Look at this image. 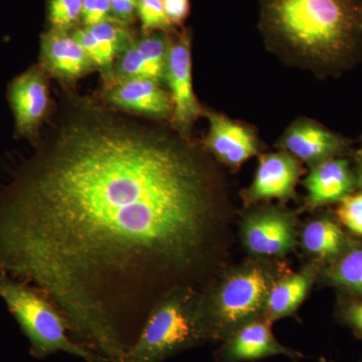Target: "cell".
<instances>
[{
    "instance_id": "cell-1",
    "label": "cell",
    "mask_w": 362,
    "mask_h": 362,
    "mask_svg": "<svg viewBox=\"0 0 362 362\" xmlns=\"http://www.w3.org/2000/svg\"><path fill=\"white\" fill-rule=\"evenodd\" d=\"M32 147L0 187V275L51 298L78 345L124 362L164 298L199 289L218 173L170 125L62 87Z\"/></svg>"
},
{
    "instance_id": "cell-2",
    "label": "cell",
    "mask_w": 362,
    "mask_h": 362,
    "mask_svg": "<svg viewBox=\"0 0 362 362\" xmlns=\"http://www.w3.org/2000/svg\"><path fill=\"white\" fill-rule=\"evenodd\" d=\"M261 28L276 47L338 70L362 49V0H261Z\"/></svg>"
},
{
    "instance_id": "cell-3",
    "label": "cell",
    "mask_w": 362,
    "mask_h": 362,
    "mask_svg": "<svg viewBox=\"0 0 362 362\" xmlns=\"http://www.w3.org/2000/svg\"><path fill=\"white\" fill-rule=\"evenodd\" d=\"M280 271L254 261L238 267L202 294L201 312L211 341H223L242 326L264 316Z\"/></svg>"
},
{
    "instance_id": "cell-4",
    "label": "cell",
    "mask_w": 362,
    "mask_h": 362,
    "mask_svg": "<svg viewBox=\"0 0 362 362\" xmlns=\"http://www.w3.org/2000/svg\"><path fill=\"white\" fill-rule=\"evenodd\" d=\"M204 290L181 288L157 305L124 362H163L211 342L201 312Z\"/></svg>"
},
{
    "instance_id": "cell-5",
    "label": "cell",
    "mask_w": 362,
    "mask_h": 362,
    "mask_svg": "<svg viewBox=\"0 0 362 362\" xmlns=\"http://www.w3.org/2000/svg\"><path fill=\"white\" fill-rule=\"evenodd\" d=\"M0 299L16 319L37 359L64 352L86 362H104L74 341L65 316L39 288L6 275H0Z\"/></svg>"
},
{
    "instance_id": "cell-6",
    "label": "cell",
    "mask_w": 362,
    "mask_h": 362,
    "mask_svg": "<svg viewBox=\"0 0 362 362\" xmlns=\"http://www.w3.org/2000/svg\"><path fill=\"white\" fill-rule=\"evenodd\" d=\"M6 99L14 121V138L33 144L54 113L56 101L49 78L39 64L30 66L9 82Z\"/></svg>"
},
{
    "instance_id": "cell-7",
    "label": "cell",
    "mask_w": 362,
    "mask_h": 362,
    "mask_svg": "<svg viewBox=\"0 0 362 362\" xmlns=\"http://www.w3.org/2000/svg\"><path fill=\"white\" fill-rule=\"evenodd\" d=\"M173 103L169 125L176 132L192 138L194 124L204 116L206 109L197 100L192 84V35L187 28L170 32L165 78Z\"/></svg>"
},
{
    "instance_id": "cell-8",
    "label": "cell",
    "mask_w": 362,
    "mask_h": 362,
    "mask_svg": "<svg viewBox=\"0 0 362 362\" xmlns=\"http://www.w3.org/2000/svg\"><path fill=\"white\" fill-rule=\"evenodd\" d=\"M243 245L259 258H284L297 244L294 214L281 206H265L247 214L240 226Z\"/></svg>"
},
{
    "instance_id": "cell-9",
    "label": "cell",
    "mask_w": 362,
    "mask_h": 362,
    "mask_svg": "<svg viewBox=\"0 0 362 362\" xmlns=\"http://www.w3.org/2000/svg\"><path fill=\"white\" fill-rule=\"evenodd\" d=\"M39 66L65 89L76 90L78 80L97 71L71 33L49 28L40 37Z\"/></svg>"
},
{
    "instance_id": "cell-10",
    "label": "cell",
    "mask_w": 362,
    "mask_h": 362,
    "mask_svg": "<svg viewBox=\"0 0 362 362\" xmlns=\"http://www.w3.org/2000/svg\"><path fill=\"white\" fill-rule=\"evenodd\" d=\"M169 45L170 32L158 30L136 37L119 54L110 80L103 88L133 78H148L161 84L165 78Z\"/></svg>"
},
{
    "instance_id": "cell-11",
    "label": "cell",
    "mask_w": 362,
    "mask_h": 362,
    "mask_svg": "<svg viewBox=\"0 0 362 362\" xmlns=\"http://www.w3.org/2000/svg\"><path fill=\"white\" fill-rule=\"evenodd\" d=\"M209 132L202 146L216 160L230 168H239L252 157L259 156L262 148L254 128L223 114L206 110Z\"/></svg>"
},
{
    "instance_id": "cell-12",
    "label": "cell",
    "mask_w": 362,
    "mask_h": 362,
    "mask_svg": "<svg viewBox=\"0 0 362 362\" xmlns=\"http://www.w3.org/2000/svg\"><path fill=\"white\" fill-rule=\"evenodd\" d=\"M273 323L261 317L242 326L223 340L214 352L216 362H247L261 361L268 357L284 356L294 362L303 354L279 342L272 330Z\"/></svg>"
},
{
    "instance_id": "cell-13",
    "label": "cell",
    "mask_w": 362,
    "mask_h": 362,
    "mask_svg": "<svg viewBox=\"0 0 362 362\" xmlns=\"http://www.w3.org/2000/svg\"><path fill=\"white\" fill-rule=\"evenodd\" d=\"M100 99L116 110L150 120L170 119L173 103L160 83L133 78L103 88Z\"/></svg>"
},
{
    "instance_id": "cell-14",
    "label": "cell",
    "mask_w": 362,
    "mask_h": 362,
    "mask_svg": "<svg viewBox=\"0 0 362 362\" xmlns=\"http://www.w3.org/2000/svg\"><path fill=\"white\" fill-rule=\"evenodd\" d=\"M303 175L301 162L281 149L259 156L252 185L245 190L247 204L271 199H292L298 180Z\"/></svg>"
},
{
    "instance_id": "cell-15",
    "label": "cell",
    "mask_w": 362,
    "mask_h": 362,
    "mask_svg": "<svg viewBox=\"0 0 362 362\" xmlns=\"http://www.w3.org/2000/svg\"><path fill=\"white\" fill-rule=\"evenodd\" d=\"M278 146L312 168L337 157L346 146V140L315 121L299 119L285 131Z\"/></svg>"
},
{
    "instance_id": "cell-16",
    "label": "cell",
    "mask_w": 362,
    "mask_h": 362,
    "mask_svg": "<svg viewBox=\"0 0 362 362\" xmlns=\"http://www.w3.org/2000/svg\"><path fill=\"white\" fill-rule=\"evenodd\" d=\"M71 33L101 74L103 86L110 80L119 54L136 39L129 26L111 21L78 26Z\"/></svg>"
},
{
    "instance_id": "cell-17",
    "label": "cell",
    "mask_w": 362,
    "mask_h": 362,
    "mask_svg": "<svg viewBox=\"0 0 362 362\" xmlns=\"http://www.w3.org/2000/svg\"><path fill=\"white\" fill-rule=\"evenodd\" d=\"M307 206L311 209L341 202L356 187V173L346 159H327L312 166L303 181Z\"/></svg>"
},
{
    "instance_id": "cell-18",
    "label": "cell",
    "mask_w": 362,
    "mask_h": 362,
    "mask_svg": "<svg viewBox=\"0 0 362 362\" xmlns=\"http://www.w3.org/2000/svg\"><path fill=\"white\" fill-rule=\"evenodd\" d=\"M317 273V267L309 265L297 273L279 278L269 293L264 318L274 323L294 315L310 291Z\"/></svg>"
},
{
    "instance_id": "cell-19",
    "label": "cell",
    "mask_w": 362,
    "mask_h": 362,
    "mask_svg": "<svg viewBox=\"0 0 362 362\" xmlns=\"http://www.w3.org/2000/svg\"><path fill=\"white\" fill-rule=\"evenodd\" d=\"M305 251L320 261H335L346 251L351 243L337 223L328 218L309 221L301 233Z\"/></svg>"
},
{
    "instance_id": "cell-20",
    "label": "cell",
    "mask_w": 362,
    "mask_h": 362,
    "mask_svg": "<svg viewBox=\"0 0 362 362\" xmlns=\"http://www.w3.org/2000/svg\"><path fill=\"white\" fill-rule=\"evenodd\" d=\"M326 282L362 298V247L351 245L323 272Z\"/></svg>"
},
{
    "instance_id": "cell-21",
    "label": "cell",
    "mask_w": 362,
    "mask_h": 362,
    "mask_svg": "<svg viewBox=\"0 0 362 362\" xmlns=\"http://www.w3.org/2000/svg\"><path fill=\"white\" fill-rule=\"evenodd\" d=\"M83 0H49V28L71 33L82 25Z\"/></svg>"
},
{
    "instance_id": "cell-22",
    "label": "cell",
    "mask_w": 362,
    "mask_h": 362,
    "mask_svg": "<svg viewBox=\"0 0 362 362\" xmlns=\"http://www.w3.org/2000/svg\"><path fill=\"white\" fill-rule=\"evenodd\" d=\"M137 16L141 21L142 33L175 30L166 18L161 0H138Z\"/></svg>"
},
{
    "instance_id": "cell-23",
    "label": "cell",
    "mask_w": 362,
    "mask_h": 362,
    "mask_svg": "<svg viewBox=\"0 0 362 362\" xmlns=\"http://www.w3.org/2000/svg\"><path fill=\"white\" fill-rule=\"evenodd\" d=\"M337 216L341 225L362 237V194H350L339 202Z\"/></svg>"
},
{
    "instance_id": "cell-24",
    "label": "cell",
    "mask_w": 362,
    "mask_h": 362,
    "mask_svg": "<svg viewBox=\"0 0 362 362\" xmlns=\"http://www.w3.org/2000/svg\"><path fill=\"white\" fill-rule=\"evenodd\" d=\"M116 23L113 20L109 0H83L82 26H92L102 23Z\"/></svg>"
},
{
    "instance_id": "cell-25",
    "label": "cell",
    "mask_w": 362,
    "mask_h": 362,
    "mask_svg": "<svg viewBox=\"0 0 362 362\" xmlns=\"http://www.w3.org/2000/svg\"><path fill=\"white\" fill-rule=\"evenodd\" d=\"M164 13L173 28L182 25L190 13V0H161Z\"/></svg>"
},
{
    "instance_id": "cell-26",
    "label": "cell",
    "mask_w": 362,
    "mask_h": 362,
    "mask_svg": "<svg viewBox=\"0 0 362 362\" xmlns=\"http://www.w3.org/2000/svg\"><path fill=\"white\" fill-rule=\"evenodd\" d=\"M113 20L120 25L129 26L137 16L138 0H109Z\"/></svg>"
},
{
    "instance_id": "cell-27",
    "label": "cell",
    "mask_w": 362,
    "mask_h": 362,
    "mask_svg": "<svg viewBox=\"0 0 362 362\" xmlns=\"http://www.w3.org/2000/svg\"><path fill=\"white\" fill-rule=\"evenodd\" d=\"M341 319L354 330L357 338H362V300L351 302L343 308Z\"/></svg>"
},
{
    "instance_id": "cell-28",
    "label": "cell",
    "mask_w": 362,
    "mask_h": 362,
    "mask_svg": "<svg viewBox=\"0 0 362 362\" xmlns=\"http://www.w3.org/2000/svg\"><path fill=\"white\" fill-rule=\"evenodd\" d=\"M356 185L362 190V152L358 154L357 157V165H356Z\"/></svg>"
}]
</instances>
